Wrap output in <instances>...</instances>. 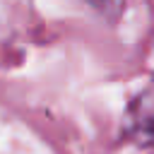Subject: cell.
<instances>
[{
  "instance_id": "obj_1",
  "label": "cell",
  "mask_w": 154,
  "mask_h": 154,
  "mask_svg": "<svg viewBox=\"0 0 154 154\" xmlns=\"http://www.w3.org/2000/svg\"><path fill=\"white\" fill-rule=\"evenodd\" d=\"M125 130L137 142L154 147V87L132 99L125 116Z\"/></svg>"
}]
</instances>
